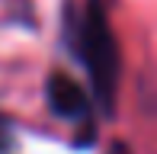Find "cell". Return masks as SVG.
<instances>
[{"instance_id": "277c9868", "label": "cell", "mask_w": 157, "mask_h": 154, "mask_svg": "<svg viewBox=\"0 0 157 154\" xmlns=\"http://www.w3.org/2000/svg\"><path fill=\"white\" fill-rule=\"evenodd\" d=\"M106 154H132V151H128V144H112Z\"/></svg>"}, {"instance_id": "7a4b0ae2", "label": "cell", "mask_w": 157, "mask_h": 154, "mask_svg": "<svg viewBox=\"0 0 157 154\" xmlns=\"http://www.w3.org/2000/svg\"><path fill=\"white\" fill-rule=\"evenodd\" d=\"M45 100H48V106H52V113L61 116V119H74L77 122V119H87V113H90L87 90H83L71 74H61V71L48 74Z\"/></svg>"}, {"instance_id": "6da1fadb", "label": "cell", "mask_w": 157, "mask_h": 154, "mask_svg": "<svg viewBox=\"0 0 157 154\" xmlns=\"http://www.w3.org/2000/svg\"><path fill=\"white\" fill-rule=\"evenodd\" d=\"M74 52L90 74L96 103L103 106V113H112L119 90V45L99 0H87L80 19L74 23Z\"/></svg>"}, {"instance_id": "3957f363", "label": "cell", "mask_w": 157, "mask_h": 154, "mask_svg": "<svg viewBox=\"0 0 157 154\" xmlns=\"http://www.w3.org/2000/svg\"><path fill=\"white\" fill-rule=\"evenodd\" d=\"M13 148V122L0 113V154H6Z\"/></svg>"}]
</instances>
